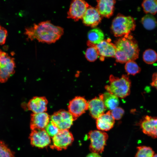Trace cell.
Returning a JSON list of instances; mask_svg holds the SVG:
<instances>
[{"mask_svg":"<svg viewBox=\"0 0 157 157\" xmlns=\"http://www.w3.org/2000/svg\"><path fill=\"white\" fill-rule=\"evenodd\" d=\"M139 125L144 134L153 138H157V117L146 115L141 119Z\"/></svg>","mask_w":157,"mask_h":157,"instance_id":"cell-12","label":"cell"},{"mask_svg":"<svg viewBox=\"0 0 157 157\" xmlns=\"http://www.w3.org/2000/svg\"><path fill=\"white\" fill-rule=\"evenodd\" d=\"M103 100L106 108L111 110L117 107L119 103L118 97L108 92L103 94Z\"/></svg>","mask_w":157,"mask_h":157,"instance_id":"cell-21","label":"cell"},{"mask_svg":"<svg viewBox=\"0 0 157 157\" xmlns=\"http://www.w3.org/2000/svg\"><path fill=\"white\" fill-rule=\"evenodd\" d=\"M15 68L14 58L2 51L0 55V82H6L14 73Z\"/></svg>","mask_w":157,"mask_h":157,"instance_id":"cell-6","label":"cell"},{"mask_svg":"<svg viewBox=\"0 0 157 157\" xmlns=\"http://www.w3.org/2000/svg\"><path fill=\"white\" fill-rule=\"evenodd\" d=\"M74 140L73 135L69 129L60 130L52 138V144L50 147L52 149L61 151L66 149L72 144Z\"/></svg>","mask_w":157,"mask_h":157,"instance_id":"cell-7","label":"cell"},{"mask_svg":"<svg viewBox=\"0 0 157 157\" xmlns=\"http://www.w3.org/2000/svg\"><path fill=\"white\" fill-rule=\"evenodd\" d=\"M86 157H101L99 154L92 153H90L86 156Z\"/></svg>","mask_w":157,"mask_h":157,"instance_id":"cell-33","label":"cell"},{"mask_svg":"<svg viewBox=\"0 0 157 157\" xmlns=\"http://www.w3.org/2000/svg\"><path fill=\"white\" fill-rule=\"evenodd\" d=\"M87 45L90 47L87 49L85 53V57L89 61L94 62L99 56L98 51L95 45L88 42Z\"/></svg>","mask_w":157,"mask_h":157,"instance_id":"cell-24","label":"cell"},{"mask_svg":"<svg viewBox=\"0 0 157 157\" xmlns=\"http://www.w3.org/2000/svg\"><path fill=\"white\" fill-rule=\"evenodd\" d=\"M88 42L94 45H97L104 40V35L99 28H95L91 30L88 32Z\"/></svg>","mask_w":157,"mask_h":157,"instance_id":"cell-20","label":"cell"},{"mask_svg":"<svg viewBox=\"0 0 157 157\" xmlns=\"http://www.w3.org/2000/svg\"><path fill=\"white\" fill-rule=\"evenodd\" d=\"M153 157H157V154H155Z\"/></svg>","mask_w":157,"mask_h":157,"instance_id":"cell-34","label":"cell"},{"mask_svg":"<svg viewBox=\"0 0 157 157\" xmlns=\"http://www.w3.org/2000/svg\"><path fill=\"white\" fill-rule=\"evenodd\" d=\"M115 122V119L109 110L96 119V126L99 130L108 131L113 127Z\"/></svg>","mask_w":157,"mask_h":157,"instance_id":"cell-19","label":"cell"},{"mask_svg":"<svg viewBox=\"0 0 157 157\" xmlns=\"http://www.w3.org/2000/svg\"><path fill=\"white\" fill-rule=\"evenodd\" d=\"M49 135L51 137H53L59 131L58 128L50 121L44 129Z\"/></svg>","mask_w":157,"mask_h":157,"instance_id":"cell-29","label":"cell"},{"mask_svg":"<svg viewBox=\"0 0 157 157\" xmlns=\"http://www.w3.org/2000/svg\"><path fill=\"white\" fill-rule=\"evenodd\" d=\"M50 118L51 121L60 130L69 129L74 121L68 111L62 109L54 112Z\"/></svg>","mask_w":157,"mask_h":157,"instance_id":"cell-8","label":"cell"},{"mask_svg":"<svg viewBox=\"0 0 157 157\" xmlns=\"http://www.w3.org/2000/svg\"><path fill=\"white\" fill-rule=\"evenodd\" d=\"M15 152L3 141L0 140V157H14Z\"/></svg>","mask_w":157,"mask_h":157,"instance_id":"cell-28","label":"cell"},{"mask_svg":"<svg viewBox=\"0 0 157 157\" xmlns=\"http://www.w3.org/2000/svg\"><path fill=\"white\" fill-rule=\"evenodd\" d=\"M50 116L47 113H33L31 116L30 128L31 130L44 129L50 121Z\"/></svg>","mask_w":157,"mask_h":157,"instance_id":"cell-14","label":"cell"},{"mask_svg":"<svg viewBox=\"0 0 157 157\" xmlns=\"http://www.w3.org/2000/svg\"><path fill=\"white\" fill-rule=\"evenodd\" d=\"M142 57L143 61L146 63L152 64L157 60V53L154 50L148 49L144 52Z\"/></svg>","mask_w":157,"mask_h":157,"instance_id":"cell-26","label":"cell"},{"mask_svg":"<svg viewBox=\"0 0 157 157\" xmlns=\"http://www.w3.org/2000/svg\"><path fill=\"white\" fill-rule=\"evenodd\" d=\"M88 138L90 140L89 149L92 153L99 154L104 151L108 138L107 133L99 130L91 131Z\"/></svg>","mask_w":157,"mask_h":157,"instance_id":"cell-5","label":"cell"},{"mask_svg":"<svg viewBox=\"0 0 157 157\" xmlns=\"http://www.w3.org/2000/svg\"><path fill=\"white\" fill-rule=\"evenodd\" d=\"M88 102L84 97L77 96L69 102L68 108L75 120L88 109Z\"/></svg>","mask_w":157,"mask_h":157,"instance_id":"cell-9","label":"cell"},{"mask_svg":"<svg viewBox=\"0 0 157 157\" xmlns=\"http://www.w3.org/2000/svg\"><path fill=\"white\" fill-rule=\"evenodd\" d=\"M2 51H1V49H0V55Z\"/></svg>","mask_w":157,"mask_h":157,"instance_id":"cell-35","label":"cell"},{"mask_svg":"<svg viewBox=\"0 0 157 157\" xmlns=\"http://www.w3.org/2000/svg\"><path fill=\"white\" fill-rule=\"evenodd\" d=\"M112 115L114 119L119 120L121 119L124 114V111L122 108L117 107L110 110Z\"/></svg>","mask_w":157,"mask_h":157,"instance_id":"cell-30","label":"cell"},{"mask_svg":"<svg viewBox=\"0 0 157 157\" xmlns=\"http://www.w3.org/2000/svg\"><path fill=\"white\" fill-rule=\"evenodd\" d=\"M135 157H153L154 152L150 147L145 146L138 147Z\"/></svg>","mask_w":157,"mask_h":157,"instance_id":"cell-25","label":"cell"},{"mask_svg":"<svg viewBox=\"0 0 157 157\" xmlns=\"http://www.w3.org/2000/svg\"><path fill=\"white\" fill-rule=\"evenodd\" d=\"M29 138L31 145L39 148H43L51 143L50 137L44 129L31 130Z\"/></svg>","mask_w":157,"mask_h":157,"instance_id":"cell-11","label":"cell"},{"mask_svg":"<svg viewBox=\"0 0 157 157\" xmlns=\"http://www.w3.org/2000/svg\"><path fill=\"white\" fill-rule=\"evenodd\" d=\"M95 46L98 51L101 60L103 61L105 57L114 58L116 47L115 44L111 42L110 39L104 40Z\"/></svg>","mask_w":157,"mask_h":157,"instance_id":"cell-16","label":"cell"},{"mask_svg":"<svg viewBox=\"0 0 157 157\" xmlns=\"http://www.w3.org/2000/svg\"><path fill=\"white\" fill-rule=\"evenodd\" d=\"M64 33L63 28L47 20L27 27L25 29L24 34L28 40L31 41L36 39L40 42L51 44L59 40Z\"/></svg>","mask_w":157,"mask_h":157,"instance_id":"cell-1","label":"cell"},{"mask_svg":"<svg viewBox=\"0 0 157 157\" xmlns=\"http://www.w3.org/2000/svg\"><path fill=\"white\" fill-rule=\"evenodd\" d=\"M151 85L157 90V72L154 73L153 74Z\"/></svg>","mask_w":157,"mask_h":157,"instance_id":"cell-32","label":"cell"},{"mask_svg":"<svg viewBox=\"0 0 157 157\" xmlns=\"http://www.w3.org/2000/svg\"><path fill=\"white\" fill-rule=\"evenodd\" d=\"M131 86V81L128 75L123 74L119 78L110 75L109 84L106 85L105 88L107 92L123 98L129 95Z\"/></svg>","mask_w":157,"mask_h":157,"instance_id":"cell-3","label":"cell"},{"mask_svg":"<svg viewBox=\"0 0 157 157\" xmlns=\"http://www.w3.org/2000/svg\"><path fill=\"white\" fill-rule=\"evenodd\" d=\"M96 7L102 16L109 18L113 14L116 1L114 0H97Z\"/></svg>","mask_w":157,"mask_h":157,"instance_id":"cell-18","label":"cell"},{"mask_svg":"<svg viewBox=\"0 0 157 157\" xmlns=\"http://www.w3.org/2000/svg\"><path fill=\"white\" fill-rule=\"evenodd\" d=\"M102 17L96 8L89 6L82 18L83 22L85 26L94 28L101 22Z\"/></svg>","mask_w":157,"mask_h":157,"instance_id":"cell-15","label":"cell"},{"mask_svg":"<svg viewBox=\"0 0 157 157\" xmlns=\"http://www.w3.org/2000/svg\"><path fill=\"white\" fill-rule=\"evenodd\" d=\"M125 69L128 75H133L139 73L141 70L137 63L133 60H130L126 63Z\"/></svg>","mask_w":157,"mask_h":157,"instance_id":"cell-27","label":"cell"},{"mask_svg":"<svg viewBox=\"0 0 157 157\" xmlns=\"http://www.w3.org/2000/svg\"><path fill=\"white\" fill-rule=\"evenodd\" d=\"M142 6L144 12L147 14L155 15L157 13V0H145L143 1Z\"/></svg>","mask_w":157,"mask_h":157,"instance_id":"cell-22","label":"cell"},{"mask_svg":"<svg viewBox=\"0 0 157 157\" xmlns=\"http://www.w3.org/2000/svg\"><path fill=\"white\" fill-rule=\"evenodd\" d=\"M88 102L90 114L94 119H96L104 114L107 109L103 100V94H100L98 97H96Z\"/></svg>","mask_w":157,"mask_h":157,"instance_id":"cell-13","label":"cell"},{"mask_svg":"<svg viewBox=\"0 0 157 157\" xmlns=\"http://www.w3.org/2000/svg\"><path fill=\"white\" fill-rule=\"evenodd\" d=\"M141 22L144 27L147 30H151L157 26V21L153 15L147 14L141 19Z\"/></svg>","mask_w":157,"mask_h":157,"instance_id":"cell-23","label":"cell"},{"mask_svg":"<svg viewBox=\"0 0 157 157\" xmlns=\"http://www.w3.org/2000/svg\"><path fill=\"white\" fill-rule=\"evenodd\" d=\"M135 20L130 16L118 14L113 19L111 30L116 37H122L130 35L135 28Z\"/></svg>","mask_w":157,"mask_h":157,"instance_id":"cell-4","label":"cell"},{"mask_svg":"<svg viewBox=\"0 0 157 157\" xmlns=\"http://www.w3.org/2000/svg\"><path fill=\"white\" fill-rule=\"evenodd\" d=\"M48 101L44 97H35L28 102L27 108L33 113L44 112L47 110Z\"/></svg>","mask_w":157,"mask_h":157,"instance_id":"cell-17","label":"cell"},{"mask_svg":"<svg viewBox=\"0 0 157 157\" xmlns=\"http://www.w3.org/2000/svg\"><path fill=\"white\" fill-rule=\"evenodd\" d=\"M7 35L6 30L0 25V45L5 43Z\"/></svg>","mask_w":157,"mask_h":157,"instance_id":"cell-31","label":"cell"},{"mask_svg":"<svg viewBox=\"0 0 157 157\" xmlns=\"http://www.w3.org/2000/svg\"><path fill=\"white\" fill-rule=\"evenodd\" d=\"M87 2L83 0H74L71 1L67 13V17L75 21L82 19L89 6Z\"/></svg>","mask_w":157,"mask_h":157,"instance_id":"cell-10","label":"cell"},{"mask_svg":"<svg viewBox=\"0 0 157 157\" xmlns=\"http://www.w3.org/2000/svg\"><path fill=\"white\" fill-rule=\"evenodd\" d=\"M115 44L116 52L114 58L117 62L123 63L138 58L140 50L137 42L132 35L120 38Z\"/></svg>","mask_w":157,"mask_h":157,"instance_id":"cell-2","label":"cell"}]
</instances>
